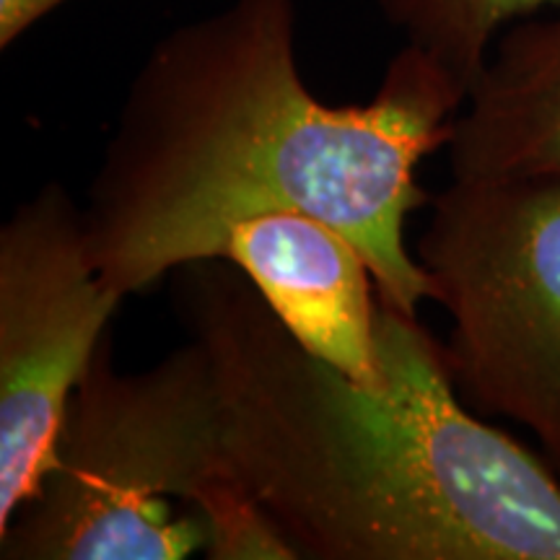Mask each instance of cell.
<instances>
[{
    "label": "cell",
    "instance_id": "8",
    "mask_svg": "<svg viewBox=\"0 0 560 560\" xmlns=\"http://www.w3.org/2000/svg\"><path fill=\"white\" fill-rule=\"evenodd\" d=\"M405 45L444 66L470 94L490 50L516 21L558 11L560 0H376Z\"/></svg>",
    "mask_w": 560,
    "mask_h": 560
},
{
    "label": "cell",
    "instance_id": "6",
    "mask_svg": "<svg viewBox=\"0 0 560 560\" xmlns=\"http://www.w3.org/2000/svg\"><path fill=\"white\" fill-rule=\"evenodd\" d=\"M213 260L234 265L306 350L361 387H389L374 270L342 231L299 210H272L231 223Z\"/></svg>",
    "mask_w": 560,
    "mask_h": 560
},
{
    "label": "cell",
    "instance_id": "5",
    "mask_svg": "<svg viewBox=\"0 0 560 560\" xmlns=\"http://www.w3.org/2000/svg\"><path fill=\"white\" fill-rule=\"evenodd\" d=\"M122 301L91 262L83 206L60 182L16 206L0 229V529L45 478Z\"/></svg>",
    "mask_w": 560,
    "mask_h": 560
},
{
    "label": "cell",
    "instance_id": "2",
    "mask_svg": "<svg viewBox=\"0 0 560 560\" xmlns=\"http://www.w3.org/2000/svg\"><path fill=\"white\" fill-rule=\"evenodd\" d=\"M174 306L213 369L223 465L299 558L560 560V472L475 416L418 317L382 306L376 392L226 260L179 268Z\"/></svg>",
    "mask_w": 560,
    "mask_h": 560
},
{
    "label": "cell",
    "instance_id": "10",
    "mask_svg": "<svg viewBox=\"0 0 560 560\" xmlns=\"http://www.w3.org/2000/svg\"><path fill=\"white\" fill-rule=\"evenodd\" d=\"M66 3L68 0H0V50H9L13 42Z\"/></svg>",
    "mask_w": 560,
    "mask_h": 560
},
{
    "label": "cell",
    "instance_id": "3",
    "mask_svg": "<svg viewBox=\"0 0 560 560\" xmlns=\"http://www.w3.org/2000/svg\"><path fill=\"white\" fill-rule=\"evenodd\" d=\"M109 335L62 416L39 488L0 529L3 560H182L206 548L190 506L221 472L219 397L187 338L143 371L115 366Z\"/></svg>",
    "mask_w": 560,
    "mask_h": 560
},
{
    "label": "cell",
    "instance_id": "4",
    "mask_svg": "<svg viewBox=\"0 0 560 560\" xmlns=\"http://www.w3.org/2000/svg\"><path fill=\"white\" fill-rule=\"evenodd\" d=\"M416 260L452 317L465 402L527 425L560 472V179L452 177Z\"/></svg>",
    "mask_w": 560,
    "mask_h": 560
},
{
    "label": "cell",
    "instance_id": "1",
    "mask_svg": "<svg viewBox=\"0 0 560 560\" xmlns=\"http://www.w3.org/2000/svg\"><path fill=\"white\" fill-rule=\"evenodd\" d=\"M465 100L402 45L366 104L319 102L296 62V0H231L138 68L83 202L91 262L128 299L213 260L231 223L299 210L363 252L382 306L418 317L436 285L405 223L429 200L418 164L450 145Z\"/></svg>",
    "mask_w": 560,
    "mask_h": 560
},
{
    "label": "cell",
    "instance_id": "7",
    "mask_svg": "<svg viewBox=\"0 0 560 560\" xmlns=\"http://www.w3.org/2000/svg\"><path fill=\"white\" fill-rule=\"evenodd\" d=\"M446 151L452 177L560 179V9L501 34Z\"/></svg>",
    "mask_w": 560,
    "mask_h": 560
},
{
    "label": "cell",
    "instance_id": "9",
    "mask_svg": "<svg viewBox=\"0 0 560 560\" xmlns=\"http://www.w3.org/2000/svg\"><path fill=\"white\" fill-rule=\"evenodd\" d=\"M190 509L206 527L210 560H299L255 495L226 467L202 482Z\"/></svg>",
    "mask_w": 560,
    "mask_h": 560
}]
</instances>
